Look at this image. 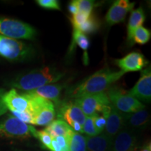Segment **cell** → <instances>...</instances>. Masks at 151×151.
Instances as JSON below:
<instances>
[{
  "label": "cell",
  "mask_w": 151,
  "mask_h": 151,
  "mask_svg": "<svg viewBox=\"0 0 151 151\" xmlns=\"http://www.w3.org/2000/svg\"><path fill=\"white\" fill-rule=\"evenodd\" d=\"M45 130L52 138H55L57 137H67L71 130V128L63 120L57 119L46 126Z\"/></svg>",
  "instance_id": "ffe728a7"
},
{
  "label": "cell",
  "mask_w": 151,
  "mask_h": 151,
  "mask_svg": "<svg viewBox=\"0 0 151 151\" xmlns=\"http://www.w3.org/2000/svg\"><path fill=\"white\" fill-rule=\"evenodd\" d=\"M35 128L22 122L13 115L0 121V138L25 139L33 137Z\"/></svg>",
  "instance_id": "52a82bcc"
},
{
  "label": "cell",
  "mask_w": 151,
  "mask_h": 151,
  "mask_svg": "<svg viewBox=\"0 0 151 151\" xmlns=\"http://www.w3.org/2000/svg\"><path fill=\"white\" fill-rule=\"evenodd\" d=\"M58 108V117L63 119L64 121L70 126L74 122H78L83 125L86 116L81 110L80 107L74 101L61 103L57 106Z\"/></svg>",
  "instance_id": "ba28073f"
},
{
  "label": "cell",
  "mask_w": 151,
  "mask_h": 151,
  "mask_svg": "<svg viewBox=\"0 0 151 151\" xmlns=\"http://www.w3.org/2000/svg\"><path fill=\"white\" fill-rule=\"evenodd\" d=\"M74 102L80 107L86 117L101 113L108 118L111 112V104L106 92L76 98Z\"/></svg>",
  "instance_id": "277c9868"
},
{
  "label": "cell",
  "mask_w": 151,
  "mask_h": 151,
  "mask_svg": "<svg viewBox=\"0 0 151 151\" xmlns=\"http://www.w3.org/2000/svg\"><path fill=\"white\" fill-rule=\"evenodd\" d=\"M138 148L136 134L124 127L113 139L111 151H137Z\"/></svg>",
  "instance_id": "7c38bea8"
},
{
  "label": "cell",
  "mask_w": 151,
  "mask_h": 151,
  "mask_svg": "<svg viewBox=\"0 0 151 151\" xmlns=\"http://www.w3.org/2000/svg\"><path fill=\"white\" fill-rule=\"evenodd\" d=\"M124 127L133 131L134 129H142L148 125L150 121V113L146 109H141L130 113H124Z\"/></svg>",
  "instance_id": "9a60e30c"
},
{
  "label": "cell",
  "mask_w": 151,
  "mask_h": 151,
  "mask_svg": "<svg viewBox=\"0 0 151 151\" xmlns=\"http://www.w3.org/2000/svg\"><path fill=\"white\" fill-rule=\"evenodd\" d=\"M146 20V15L144 10L142 7H139L137 9H134L131 11L129 21L127 24V42L130 45H133L132 38L135 30L141 26H142L143 22Z\"/></svg>",
  "instance_id": "ac0fdd59"
},
{
  "label": "cell",
  "mask_w": 151,
  "mask_h": 151,
  "mask_svg": "<svg viewBox=\"0 0 151 151\" xmlns=\"http://www.w3.org/2000/svg\"><path fill=\"white\" fill-rule=\"evenodd\" d=\"M50 151H69V144L66 137H57L52 139Z\"/></svg>",
  "instance_id": "484cf974"
},
{
  "label": "cell",
  "mask_w": 151,
  "mask_h": 151,
  "mask_svg": "<svg viewBox=\"0 0 151 151\" xmlns=\"http://www.w3.org/2000/svg\"><path fill=\"white\" fill-rule=\"evenodd\" d=\"M35 54L32 45L0 35V56L11 62H24Z\"/></svg>",
  "instance_id": "3957f363"
},
{
  "label": "cell",
  "mask_w": 151,
  "mask_h": 151,
  "mask_svg": "<svg viewBox=\"0 0 151 151\" xmlns=\"http://www.w3.org/2000/svg\"><path fill=\"white\" fill-rule=\"evenodd\" d=\"M68 11L73 16H74L78 12V4H77V0H73L68 5Z\"/></svg>",
  "instance_id": "836d02e7"
},
{
  "label": "cell",
  "mask_w": 151,
  "mask_h": 151,
  "mask_svg": "<svg viewBox=\"0 0 151 151\" xmlns=\"http://www.w3.org/2000/svg\"><path fill=\"white\" fill-rule=\"evenodd\" d=\"M76 45H78L80 48L84 51V60L85 64L88 65V51L90 48V41L89 38L87 37L86 35L81 32L78 29L73 28V37H72V43L70 46V50L74 48Z\"/></svg>",
  "instance_id": "44dd1931"
},
{
  "label": "cell",
  "mask_w": 151,
  "mask_h": 151,
  "mask_svg": "<svg viewBox=\"0 0 151 151\" xmlns=\"http://www.w3.org/2000/svg\"><path fill=\"white\" fill-rule=\"evenodd\" d=\"M3 101L11 112H24L29 111V98L25 92H18L17 90L11 89L6 92L3 97Z\"/></svg>",
  "instance_id": "8fae6325"
},
{
  "label": "cell",
  "mask_w": 151,
  "mask_h": 151,
  "mask_svg": "<svg viewBox=\"0 0 151 151\" xmlns=\"http://www.w3.org/2000/svg\"><path fill=\"white\" fill-rule=\"evenodd\" d=\"M141 151H151V145L150 143L149 142L147 144L145 145L144 146L141 148Z\"/></svg>",
  "instance_id": "e575fe53"
},
{
  "label": "cell",
  "mask_w": 151,
  "mask_h": 151,
  "mask_svg": "<svg viewBox=\"0 0 151 151\" xmlns=\"http://www.w3.org/2000/svg\"><path fill=\"white\" fill-rule=\"evenodd\" d=\"M64 73L50 67L31 70L18 76L9 82V86L22 92L30 91L60 81Z\"/></svg>",
  "instance_id": "7a4b0ae2"
},
{
  "label": "cell",
  "mask_w": 151,
  "mask_h": 151,
  "mask_svg": "<svg viewBox=\"0 0 151 151\" xmlns=\"http://www.w3.org/2000/svg\"><path fill=\"white\" fill-rule=\"evenodd\" d=\"M130 95L144 102L149 103L151 100V71L150 67L141 71L140 78L135 86L128 91Z\"/></svg>",
  "instance_id": "30bf717a"
},
{
  "label": "cell",
  "mask_w": 151,
  "mask_h": 151,
  "mask_svg": "<svg viewBox=\"0 0 151 151\" xmlns=\"http://www.w3.org/2000/svg\"><path fill=\"white\" fill-rule=\"evenodd\" d=\"M0 35L15 39L33 40L37 31L32 26L20 20L0 17Z\"/></svg>",
  "instance_id": "8992f818"
},
{
  "label": "cell",
  "mask_w": 151,
  "mask_h": 151,
  "mask_svg": "<svg viewBox=\"0 0 151 151\" xmlns=\"http://www.w3.org/2000/svg\"><path fill=\"white\" fill-rule=\"evenodd\" d=\"M90 16V15H88L86 14H84L83 12H80L78 11L76 14L70 18V21L72 24L73 27L74 29H78L81 25H82L86 21L87 19L88 18V17Z\"/></svg>",
  "instance_id": "f1b7e54d"
},
{
  "label": "cell",
  "mask_w": 151,
  "mask_h": 151,
  "mask_svg": "<svg viewBox=\"0 0 151 151\" xmlns=\"http://www.w3.org/2000/svg\"><path fill=\"white\" fill-rule=\"evenodd\" d=\"M94 118V124L97 131L99 134H101L104 130L106 124V117L104 116L103 115H96L93 116Z\"/></svg>",
  "instance_id": "4dcf8cb0"
},
{
  "label": "cell",
  "mask_w": 151,
  "mask_h": 151,
  "mask_svg": "<svg viewBox=\"0 0 151 151\" xmlns=\"http://www.w3.org/2000/svg\"><path fill=\"white\" fill-rule=\"evenodd\" d=\"M83 133L86 134L87 137H94V136L100 134L94 127L93 116L86 117L83 125Z\"/></svg>",
  "instance_id": "4316f807"
},
{
  "label": "cell",
  "mask_w": 151,
  "mask_h": 151,
  "mask_svg": "<svg viewBox=\"0 0 151 151\" xmlns=\"http://www.w3.org/2000/svg\"><path fill=\"white\" fill-rule=\"evenodd\" d=\"M148 63L144 55L139 52H132L121 59L115 60V64L124 73L141 71Z\"/></svg>",
  "instance_id": "4fadbf2b"
},
{
  "label": "cell",
  "mask_w": 151,
  "mask_h": 151,
  "mask_svg": "<svg viewBox=\"0 0 151 151\" xmlns=\"http://www.w3.org/2000/svg\"><path fill=\"white\" fill-rule=\"evenodd\" d=\"M87 151H111L113 141L104 133L94 137H86Z\"/></svg>",
  "instance_id": "e0dca14e"
},
{
  "label": "cell",
  "mask_w": 151,
  "mask_h": 151,
  "mask_svg": "<svg viewBox=\"0 0 151 151\" xmlns=\"http://www.w3.org/2000/svg\"><path fill=\"white\" fill-rule=\"evenodd\" d=\"M77 4L78 11L88 15L91 14L93 9L97 6V4L91 0H77Z\"/></svg>",
  "instance_id": "83f0119b"
},
{
  "label": "cell",
  "mask_w": 151,
  "mask_h": 151,
  "mask_svg": "<svg viewBox=\"0 0 151 151\" xmlns=\"http://www.w3.org/2000/svg\"><path fill=\"white\" fill-rule=\"evenodd\" d=\"M13 116L16 117L22 122L26 124H32L33 122V116L31 113L29 111H24V112H11Z\"/></svg>",
  "instance_id": "1f68e13d"
},
{
  "label": "cell",
  "mask_w": 151,
  "mask_h": 151,
  "mask_svg": "<svg viewBox=\"0 0 151 151\" xmlns=\"http://www.w3.org/2000/svg\"><path fill=\"white\" fill-rule=\"evenodd\" d=\"M56 112L53 103L43 107L33 117L32 124L38 126H48L54 120Z\"/></svg>",
  "instance_id": "d6986e66"
},
{
  "label": "cell",
  "mask_w": 151,
  "mask_h": 151,
  "mask_svg": "<svg viewBox=\"0 0 151 151\" xmlns=\"http://www.w3.org/2000/svg\"><path fill=\"white\" fill-rule=\"evenodd\" d=\"M33 137L39 139L44 148L50 150L52 138L50 137V135L49 134L46 130H37L35 129L33 133Z\"/></svg>",
  "instance_id": "d4e9b609"
},
{
  "label": "cell",
  "mask_w": 151,
  "mask_h": 151,
  "mask_svg": "<svg viewBox=\"0 0 151 151\" xmlns=\"http://www.w3.org/2000/svg\"><path fill=\"white\" fill-rule=\"evenodd\" d=\"M69 151H87L86 137L72 129L67 136Z\"/></svg>",
  "instance_id": "7402d4cb"
},
{
  "label": "cell",
  "mask_w": 151,
  "mask_h": 151,
  "mask_svg": "<svg viewBox=\"0 0 151 151\" xmlns=\"http://www.w3.org/2000/svg\"><path fill=\"white\" fill-rule=\"evenodd\" d=\"M151 37V32L147 28L141 26L135 30L133 35L132 41L133 44L138 43L139 45H144L150 41Z\"/></svg>",
  "instance_id": "cb8c5ba5"
},
{
  "label": "cell",
  "mask_w": 151,
  "mask_h": 151,
  "mask_svg": "<svg viewBox=\"0 0 151 151\" xmlns=\"http://www.w3.org/2000/svg\"><path fill=\"white\" fill-rule=\"evenodd\" d=\"M134 2H130L128 0L115 1L106 14V22L109 25L124 22L128 13L134 10Z\"/></svg>",
  "instance_id": "9c48e42d"
},
{
  "label": "cell",
  "mask_w": 151,
  "mask_h": 151,
  "mask_svg": "<svg viewBox=\"0 0 151 151\" xmlns=\"http://www.w3.org/2000/svg\"><path fill=\"white\" fill-rule=\"evenodd\" d=\"M5 92L6 91L4 89L0 88V117L3 116L4 114H5L7 112V111H8V109H7L3 101V97Z\"/></svg>",
  "instance_id": "d6a6232c"
},
{
  "label": "cell",
  "mask_w": 151,
  "mask_h": 151,
  "mask_svg": "<svg viewBox=\"0 0 151 151\" xmlns=\"http://www.w3.org/2000/svg\"><path fill=\"white\" fill-rule=\"evenodd\" d=\"M65 84L58 83V84H48L46 86L41 87L37 89L30 90V93L36 94L39 97L48 99L49 101L54 102L55 105L58 106L60 104V96L61 92L65 88Z\"/></svg>",
  "instance_id": "2e32d148"
},
{
  "label": "cell",
  "mask_w": 151,
  "mask_h": 151,
  "mask_svg": "<svg viewBox=\"0 0 151 151\" xmlns=\"http://www.w3.org/2000/svg\"><path fill=\"white\" fill-rule=\"evenodd\" d=\"M36 2L41 8L50 10H60V2L58 0H37Z\"/></svg>",
  "instance_id": "f546056e"
},
{
  "label": "cell",
  "mask_w": 151,
  "mask_h": 151,
  "mask_svg": "<svg viewBox=\"0 0 151 151\" xmlns=\"http://www.w3.org/2000/svg\"><path fill=\"white\" fill-rule=\"evenodd\" d=\"M111 104L122 113H130L146 108V106L135 99L128 92L117 86H111L106 91Z\"/></svg>",
  "instance_id": "5b68a950"
},
{
  "label": "cell",
  "mask_w": 151,
  "mask_h": 151,
  "mask_svg": "<svg viewBox=\"0 0 151 151\" xmlns=\"http://www.w3.org/2000/svg\"><path fill=\"white\" fill-rule=\"evenodd\" d=\"M124 73L110 68H104L96 71L86 80L73 88L69 92L73 98H78L105 92L112 85L122 78Z\"/></svg>",
  "instance_id": "6da1fadb"
},
{
  "label": "cell",
  "mask_w": 151,
  "mask_h": 151,
  "mask_svg": "<svg viewBox=\"0 0 151 151\" xmlns=\"http://www.w3.org/2000/svg\"><path fill=\"white\" fill-rule=\"evenodd\" d=\"M100 25H101V24H100L99 19L94 15L91 14L88 17V18L87 19L86 21L76 29H78L81 32L83 33L84 35L92 34L98 31Z\"/></svg>",
  "instance_id": "603a6c76"
},
{
  "label": "cell",
  "mask_w": 151,
  "mask_h": 151,
  "mask_svg": "<svg viewBox=\"0 0 151 151\" xmlns=\"http://www.w3.org/2000/svg\"><path fill=\"white\" fill-rule=\"evenodd\" d=\"M124 126V113L120 112L111 104V112L107 118L104 134L113 141L116 136L123 129Z\"/></svg>",
  "instance_id": "5bb4252c"
}]
</instances>
